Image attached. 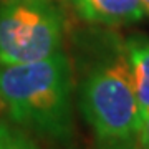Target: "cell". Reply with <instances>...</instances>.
Returning a JSON list of instances; mask_svg holds the SVG:
<instances>
[{
  "label": "cell",
  "mask_w": 149,
  "mask_h": 149,
  "mask_svg": "<svg viewBox=\"0 0 149 149\" xmlns=\"http://www.w3.org/2000/svg\"><path fill=\"white\" fill-rule=\"evenodd\" d=\"M138 144L141 149H149V111L141 114V124L138 131Z\"/></svg>",
  "instance_id": "52a82bcc"
},
{
  "label": "cell",
  "mask_w": 149,
  "mask_h": 149,
  "mask_svg": "<svg viewBox=\"0 0 149 149\" xmlns=\"http://www.w3.org/2000/svg\"><path fill=\"white\" fill-rule=\"evenodd\" d=\"M83 22L103 27H123L141 22L146 15L139 0H70Z\"/></svg>",
  "instance_id": "277c9868"
},
{
  "label": "cell",
  "mask_w": 149,
  "mask_h": 149,
  "mask_svg": "<svg viewBox=\"0 0 149 149\" xmlns=\"http://www.w3.org/2000/svg\"><path fill=\"white\" fill-rule=\"evenodd\" d=\"M129 73L141 114L149 111V37L133 33L124 38Z\"/></svg>",
  "instance_id": "5b68a950"
},
{
  "label": "cell",
  "mask_w": 149,
  "mask_h": 149,
  "mask_svg": "<svg viewBox=\"0 0 149 149\" xmlns=\"http://www.w3.org/2000/svg\"><path fill=\"white\" fill-rule=\"evenodd\" d=\"M5 111V103H3V100H2V96H0V114Z\"/></svg>",
  "instance_id": "30bf717a"
},
{
  "label": "cell",
  "mask_w": 149,
  "mask_h": 149,
  "mask_svg": "<svg viewBox=\"0 0 149 149\" xmlns=\"http://www.w3.org/2000/svg\"><path fill=\"white\" fill-rule=\"evenodd\" d=\"M141 3H143L144 10H146V13H149V0H139Z\"/></svg>",
  "instance_id": "9c48e42d"
},
{
  "label": "cell",
  "mask_w": 149,
  "mask_h": 149,
  "mask_svg": "<svg viewBox=\"0 0 149 149\" xmlns=\"http://www.w3.org/2000/svg\"><path fill=\"white\" fill-rule=\"evenodd\" d=\"M0 149H42L27 133L0 119Z\"/></svg>",
  "instance_id": "8992f818"
},
{
  "label": "cell",
  "mask_w": 149,
  "mask_h": 149,
  "mask_svg": "<svg viewBox=\"0 0 149 149\" xmlns=\"http://www.w3.org/2000/svg\"><path fill=\"white\" fill-rule=\"evenodd\" d=\"M78 52L80 109L96 149L138 143L141 109L134 95L124 38L108 28L91 30Z\"/></svg>",
  "instance_id": "6da1fadb"
},
{
  "label": "cell",
  "mask_w": 149,
  "mask_h": 149,
  "mask_svg": "<svg viewBox=\"0 0 149 149\" xmlns=\"http://www.w3.org/2000/svg\"><path fill=\"white\" fill-rule=\"evenodd\" d=\"M103 149H141L138 143L134 144H128V146H118V148H103Z\"/></svg>",
  "instance_id": "ba28073f"
},
{
  "label": "cell",
  "mask_w": 149,
  "mask_h": 149,
  "mask_svg": "<svg viewBox=\"0 0 149 149\" xmlns=\"http://www.w3.org/2000/svg\"><path fill=\"white\" fill-rule=\"evenodd\" d=\"M73 66L60 53L38 61L0 65V96L12 123L68 146L74 138Z\"/></svg>",
  "instance_id": "7a4b0ae2"
},
{
  "label": "cell",
  "mask_w": 149,
  "mask_h": 149,
  "mask_svg": "<svg viewBox=\"0 0 149 149\" xmlns=\"http://www.w3.org/2000/svg\"><path fill=\"white\" fill-rule=\"evenodd\" d=\"M65 13L53 0H0V65H20L61 52Z\"/></svg>",
  "instance_id": "3957f363"
}]
</instances>
